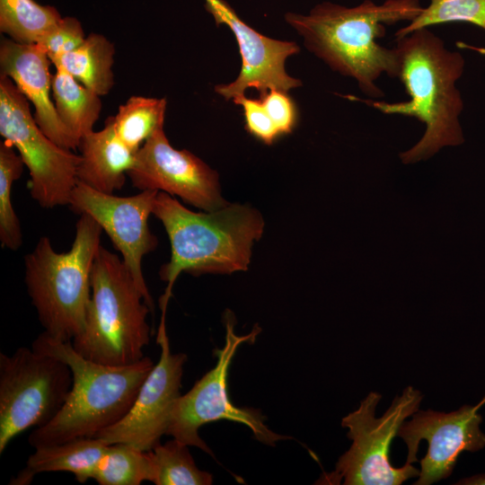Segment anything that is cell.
Returning <instances> with one entry per match:
<instances>
[{
  "label": "cell",
  "instance_id": "obj_1",
  "mask_svg": "<svg viewBox=\"0 0 485 485\" xmlns=\"http://www.w3.org/2000/svg\"><path fill=\"white\" fill-rule=\"evenodd\" d=\"M419 0H364L346 7L331 2L316 4L308 14L287 13L286 22L304 39V45L332 70L354 78L361 92L378 99L384 93L376 81L398 77L399 54L377 42L386 26L411 22L422 11Z\"/></svg>",
  "mask_w": 485,
  "mask_h": 485
},
{
  "label": "cell",
  "instance_id": "obj_2",
  "mask_svg": "<svg viewBox=\"0 0 485 485\" xmlns=\"http://www.w3.org/2000/svg\"><path fill=\"white\" fill-rule=\"evenodd\" d=\"M395 48L400 59L398 78L410 100L359 101L384 114L412 117L425 124L420 140L400 154L404 163H414L428 159L442 147L463 142L459 120L463 101L455 83L463 73L465 61L461 53L447 49L428 28L396 39Z\"/></svg>",
  "mask_w": 485,
  "mask_h": 485
},
{
  "label": "cell",
  "instance_id": "obj_3",
  "mask_svg": "<svg viewBox=\"0 0 485 485\" xmlns=\"http://www.w3.org/2000/svg\"><path fill=\"white\" fill-rule=\"evenodd\" d=\"M153 215L163 225L171 244V259L159 276L167 282L159 299L162 314L181 272L194 276L245 271L251 248L264 230L262 216L255 208L233 204L206 213L194 212L163 191H158Z\"/></svg>",
  "mask_w": 485,
  "mask_h": 485
},
{
  "label": "cell",
  "instance_id": "obj_4",
  "mask_svg": "<svg viewBox=\"0 0 485 485\" xmlns=\"http://www.w3.org/2000/svg\"><path fill=\"white\" fill-rule=\"evenodd\" d=\"M31 348L64 361L73 374V385L61 410L48 424L31 432L28 441L33 448L94 437L117 423L130 410L154 365L148 357L121 366L100 364L78 354L72 341L56 340L44 331Z\"/></svg>",
  "mask_w": 485,
  "mask_h": 485
},
{
  "label": "cell",
  "instance_id": "obj_5",
  "mask_svg": "<svg viewBox=\"0 0 485 485\" xmlns=\"http://www.w3.org/2000/svg\"><path fill=\"white\" fill-rule=\"evenodd\" d=\"M152 312L123 260L100 246L91 272L84 331L72 340L82 357L121 366L142 359L150 343Z\"/></svg>",
  "mask_w": 485,
  "mask_h": 485
},
{
  "label": "cell",
  "instance_id": "obj_6",
  "mask_svg": "<svg viewBox=\"0 0 485 485\" xmlns=\"http://www.w3.org/2000/svg\"><path fill=\"white\" fill-rule=\"evenodd\" d=\"M101 232L93 217L81 214L68 251L57 252L42 236L24 258L29 296L44 332L56 340L72 341L84 329Z\"/></svg>",
  "mask_w": 485,
  "mask_h": 485
},
{
  "label": "cell",
  "instance_id": "obj_7",
  "mask_svg": "<svg viewBox=\"0 0 485 485\" xmlns=\"http://www.w3.org/2000/svg\"><path fill=\"white\" fill-rule=\"evenodd\" d=\"M382 395L369 392L359 407L343 417L341 426L348 429L347 436L352 441L348 451L338 460L335 470L325 475L324 481L344 485H400L419 477L420 470L412 463L396 468L390 463L392 439L407 418L419 409L421 392L407 386L395 396L391 406L380 417H375Z\"/></svg>",
  "mask_w": 485,
  "mask_h": 485
},
{
  "label": "cell",
  "instance_id": "obj_8",
  "mask_svg": "<svg viewBox=\"0 0 485 485\" xmlns=\"http://www.w3.org/2000/svg\"><path fill=\"white\" fill-rule=\"evenodd\" d=\"M73 385L64 361L26 347L0 353V454L19 434L48 424Z\"/></svg>",
  "mask_w": 485,
  "mask_h": 485
},
{
  "label": "cell",
  "instance_id": "obj_9",
  "mask_svg": "<svg viewBox=\"0 0 485 485\" xmlns=\"http://www.w3.org/2000/svg\"><path fill=\"white\" fill-rule=\"evenodd\" d=\"M224 322L225 340L222 348L214 350L217 357L215 367L176 400L166 435L210 455L214 454L199 436L198 430L203 425L219 419L246 426L257 440L267 445L274 446L278 441L291 438L269 429L265 424L266 418L259 410L239 408L229 400L227 376L232 359L242 343L254 342L260 328L256 325L249 334L237 335L234 332V316L228 310L224 315Z\"/></svg>",
  "mask_w": 485,
  "mask_h": 485
},
{
  "label": "cell",
  "instance_id": "obj_10",
  "mask_svg": "<svg viewBox=\"0 0 485 485\" xmlns=\"http://www.w3.org/2000/svg\"><path fill=\"white\" fill-rule=\"evenodd\" d=\"M0 134L29 169L31 198L44 208L68 205L77 183L80 155L52 141L38 126L28 99L0 76Z\"/></svg>",
  "mask_w": 485,
  "mask_h": 485
},
{
  "label": "cell",
  "instance_id": "obj_11",
  "mask_svg": "<svg viewBox=\"0 0 485 485\" xmlns=\"http://www.w3.org/2000/svg\"><path fill=\"white\" fill-rule=\"evenodd\" d=\"M158 191L146 190L119 197L77 181L68 204L74 212L93 217L107 234L152 311L154 303L143 275L142 260L158 244L148 225Z\"/></svg>",
  "mask_w": 485,
  "mask_h": 485
},
{
  "label": "cell",
  "instance_id": "obj_12",
  "mask_svg": "<svg viewBox=\"0 0 485 485\" xmlns=\"http://www.w3.org/2000/svg\"><path fill=\"white\" fill-rule=\"evenodd\" d=\"M156 342L161 348L158 362L144 380L128 413L117 423L101 430L98 437L108 445L126 443L151 451L166 435L172 410L180 397L184 353H172L166 333L165 314H162Z\"/></svg>",
  "mask_w": 485,
  "mask_h": 485
},
{
  "label": "cell",
  "instance_id": "obj_13",
  "mask_svg": "<svg viewBox=\"0 0 485 485\" xmlns=\"http://www.w3.org/2000/svg\"><path fill=\"white\" fill-rule=\"evenodd\" d=\"M127 175L132 186L140 190L177 195L207 212L228 205L221 195L217 172L188 150L172 147L163 127L154 132L137 152Z\"/></svg>",
  "mask_w": 485,
  "mask_h": 485
},
{
  "label": "cell",
  "instance_id": "obj_14",
  "mask_svg": "<svg viewBox=\"0 0 485 485\" xmlns=\"http://www.w3.org/2000/svg\"><path fill=\"white\" fill-rule=\"evenodd\" d=\"M480 406L464 404L451 412L433 410H417L404 421L397 436L407 445L405 463L418 462L417 454L422 439L428 451L420 460V472L415 485H430L451 475L459 455L485 447V434L481 429Z\"/></svg>",
  "mask_w": 485,
  "mask_h": 485
},
{
  "label": "cell",
  "instance_id": "obj_15",
  "mask_svg": "<svg viewBox=\"0 0 485 485\" xmlns=\"http://www.w3.org/2000/svg\"><path fill=\"white\" fill-rule=\"evenodd\" d=\"M206 10L217 25L225 24L233 31L242 57L238 77L227 84H218L215 91L226 100L244 94L254 88L260 96L271 89L287 92L300 86L301 81L291 77L285 69L287 58L300 51L293 41L270 39L244 22L225 0H204Z\"/></svg>",
  "mask_w": 485,
  "mask_h": 485
},
{
  "label": "cell",
  "instance_id": "obj_16",
  "mask_svg": "<svg viewBox=\"0 0 485 485\" xmlns=\"http://www.w3.org/2000/svg\"><path fill=\"white\" fill-rule=\"evenodd\" d=\"M50 62L48 54L36 44H22L11 39L1 41V75L12 79L32 102L40 128L58 146L73 150L79 146V142L62 123L50 100Z\"/></svg>",
  "mask_w": 485,
  "mask_h": 485
},
{
  "label": "cell",
  "instance_id": "obj_17",
  "mask_svg": "<svg viewBox=\"0 0 485 485\" xmlns=\"http://www.w3.org/2000/svg\"><path fill=\"white\" fill-rule=\"evenodd\" d=\"M78 147L77 181L108 194L123 187L137 153L117 136L110 118L101 130L84 136Z\"/></svg>",
  "mask_w": 485,
  "mask_h": 485
},
{
  "label": "cell",
  "instance_id": "obj_18",
  "mask_svg": "<svg viewBox=\"0 0 485 485\" xmlns=\"http://www.w3.org/2000/svg\"><path fill=\"white\" fill-rule=\"evenodd\" d=\"M108 444L98 437L77 438L62 444L40 446L31 454L25 467L10 481L28 485L38 473L67 472L84 483L93 479Z\"/></svg>",
  "mask_w": 485,
  "mask_h": 485
},
{
  "label": "cell",
  "instance_id": "obj_19",
  "mask_svg": "<svg viewBox=\"0 0 485 485\" xmlns=\"http://www.w3.org/2000/svg\"><path fill=\"white\" fill-rule=\"evenodd\" d=\"M114 46L101 34L92 33L76 49L50 58L98 95L107 94L113 85Z\"/></svg>",
  "mask_w": 485,
  "mask_h": 485
},
{
  "label": "cell",
  "instance_id": "obj_20",
  "mask_svg": "<svg viewBox=\"0 0 485 485\" xmlns=\"http://www.w3.org/2000/svg\"><path fill=\"white\" fill-rule=\"evenodd\" d=\"M52 90L60 120L80 143L84 136L93 131L99 118L100 95L78 84L72 75L59 66L56 67Z\"/></svg>",
  "mask_w": 485,
  "mask_h": 485
},
{
  "label": "cell",
  "instance_id": "obj_21",
  "mask_svg": "<svg viewBox=\"0 0 485 485\" xmlns=\"http://www.w3.org/2000/svg\"><path fill=\"white\" fill-rule=\"evenodd\" d=\"M155 467L152 451H143L126 443L108 445L93 476L100 485H140L154 483Z\"/></svg>",
  "mask_w": 485,
  "mask_h": 485
},
{
  "label": "cell",
  "instance_id": "obj_22",
  "mask_svg": "<svg viewBox=\"0 0 485 485\" xmlns=\"http://www.w3.org/2000/svg\"><path fill=\"white\" fill-rule=\"evenodd\" d=\"M62 16L34 0H0V31L22 44H36Z\"/></svg>",
  "mask_w": 485,
  "mask_h": 485
},
{
  "label": "cell",
  "instance_id": "obj_23",
  "mask_svg": "<svg viewBox=\"0 0 485 485\" xmlns=\"http://www.w3.org/2000/svg\"><path fill=\"white\" fill-rule=\"evenodd\" d=\"M165 98L132 96L110 117L119 139L137 153L146 140L163 127Z\"/></svg>",
  "mask_w": 485,
  "mask_h": 485
},
{
  "label": "cell",
  "instance_id": "obj_24",
  "mask_svg": "<svg viewBox=\"0 0 485 485\" xmlns=\"http://www.w3.org/2000/svg\"><path fill=\"white\" fill-rule=\"evenodd\" d=\"M189 445L173 438L151 451L155 467V485H210L211 473L199 470Z\"/></svg>",
  "mask_w": 485,
  "mask_h": 485
},
{
  "label": "cell",
  "instance_id": "obj_25",
  "mask_svg": "<svg viewBox=\"0 0 485 485\" xmlns=\"http://www.w3.org/2000/svg\"><path fill=\"white\" fill-rule=\"evenodd\" d=\"M23 160L8 142L0 143V241L3 247L18 250L22 243L21 225L12 205V187L20 178Z\"/></svg>",
  "mask_w": 485,
  "mask_h": 485
},
{
  "label": "cell",
  "instance_id": "obj_26",
  "mask_svg": "<svg viewBox=\"0 0 485 485\" xmlns=\"http://www.w3.org/2000/svg\"><path fill=\"white\" fill-rule=\"evenodd\" d=\"M454 22H469L485 31V0H430L416 18L396 31L395 39L419 29Z\"/></svg>",
  "mask_w": 485,
  "mask_h": 485
},
{
  "label": "cell",
  "instance_id": "obj_27",
  "mask_svg": "<svg viewBox=\"0 0 485 485\" xmlns=\"http://www.w3.org/2000/svg\"><path fill=\"white\" fill-rule=\"evenodd\" d=\"M84 40L80 22L75 17L66 16L62 17L36 45L43 49L50 59L76 49Z\"/></svg>",
  "mask_w": 485,
  "mask_h": 485
},
{
  "label": "cell",
  "instance_id": "obj_28",
  "mask_svg": "<svg viewBox=\"0 0 485 485\" xmlns=\"http://www.w3.org/2000/svg\"><path fill=\"white\" fill-rule=\"evenodd\" d=\"M233 101L242 107L245 128L251 135L267 145H271L280 137L260 99H250L241 94L234 97Z\"/></svg>",
  "mask_w": 485,
  "mask_h": 485
},
{
  "label": "cell",
  "instance_id": "obj_29",
  "mask_svg": "<svg viewBox=\"0 0 485 485\" xmlns=\"http://www.w3.org/2000/svg\"><path fill=\"white\" fill-rule=\"evenodd\" d=\"M260 101L280 136L290 134L298 119L297 108L286 92L271 89Z\"/></svg>",
  "mask_w": 485,
  "mask_h": 485
},
{
  "label": "cell",
  "instance_id": "obj_30",
  "mask_svg": "<svg viewBox=\"0 0 485 485\" xmlns=\"http://www.w3.org/2000/svg\"><path fill=\"white\" fill-rule=\"evenodd\" d=\"M454 484L459 485H485V473L474 474L459 480Z\"/></svg>",
  "mask_w": 485,
  "mask_h": 485
},
{
  "label": "cell",
  "instance_id": "obj_31",
  "mask_svg": "<svg viewBox=\"0 0 485 485\" xmlns=\"http://www.w3.org/2000/svg\"><path fill=\"white\" fill-rule=\"evenodd\" d=\"M485 403V396L484 398L479 402L481 406H482Z\"/></svg>",
  "mask_w": 485,
  "mask_h": 485
}]
</instances>
